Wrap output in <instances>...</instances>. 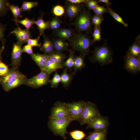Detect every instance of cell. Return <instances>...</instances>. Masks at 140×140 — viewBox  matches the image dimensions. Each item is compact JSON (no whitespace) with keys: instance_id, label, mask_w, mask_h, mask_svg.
<instances>
[{"instance_id":"cell-1","label":"cell","mask_w":140,"mask_h":140,"mask_svg":"<svg viewBox=\"0 0 140 140\" xmlns=\"http://www.w3.org/2000/svg\"><path fill=\"white\" fill-rule=\"evenodd\" d=\"M87 33L75 32L69 41L70 45L73 50L79 52L81 54L84 56L89 53L90 47L93 44Z\"/></svg>"},{"instance_id":"cell-2","label":"cell","mask_w":140,"mask_h":140,"mask_svg":"<svg viewBox=\"0 0 140 140\" xmlns=\"http://www.w3.org/2000/svg\"><path fill=\"white\" fill-rule=\"evenodd\" d=\"M92 52L93 55L89 59L93 63L98 62L103 66L111 63L113 61L112 51L108 47L106 41L102 45L95 47Z\"/></svg>"},{"instance_id":"cell-3","label":"cell","mask_w":140,"mask_h":140,"mask_svg":"<svg viewBox=\"0 0 140 140\" xmlns=\"http://www.w3.org/2000/svg\"><path fill=\"white\" fill-rule=\"evenodd\" d=\"M74 120H75L71 117L50 119L48 126L55 135L60 136L66 139V135L67 133V128L70 123Z\"/></svg>"},{"instance_id":"cell-4","label":"cell","mask_w":140,"mask_h":140,"mask_svg":"<svg viewBox=\"0 0 140 140\" xmlns=\"http://www.w3.org/2000/svg\"><path fill=\"white\" fill-rule=\"evenodd\" d=\"M92 17L90 10L83 9L76 17L73 24L77 32H90L92 34Z\"/></svg>"},{"instance_id":"cell-5","label":"cell","mask_w":140,"mask_h":140,"mask_svg":"<svg viewBox=\"0 0 140 140\" xmlns=\"http://www.w3.org/2000/svg\"><path fill=\"white\" fill-rule=\"evenodd\" d=\"M100 115V112L95 104L86 102L79 122L81 125L88 124Z\"/></svg>"},{"instance_id":"cell-6","label":"cell","mask_w":140,"mask_h":140,"mask_svg":"<svg viewBox=\"0 0 140 140\" xmlns=\"http://www.w3.org/2000/svg\"><path fill=\"white\" fill-rule=\"evenodd\" d=\"M50 75L45 71H41L40 73L32 78L26 80L23 84L33 88H38L49 83Z\"/></svg>"},{"instance_id":"cell-7","label":"cell","mask_w":140,"mask_h":140,"mask_svg":"<svg viewBox=\"0 0 140 140\" xmlns=\"http://www.w3.org/2000/svg\"><path fill=\"white\" fill-rule=\"evenodd\" d=\"M67 117H72L66 103L57 101L51 109L49 119Z\"/></svg>"},{"instance_id":"cell-8","label":"cell","mask_w":140,"mask_h":140,"mask_svg":"<svg viewBox=\"0 0 140 140\" xmlns=\"http://www.w3.org/2000/svg\"><path fill=\"white\" fill-rule=\"evenodd\" d=\"M124 68L130 73L136 74L140 71V58L134 57L127 51L124 56Z\"/></svg>"},{"instance_id":"cell-9","label":"cell","mask_w":140,"mask_h":140,"mask_svg":"<svg viewBox=\"0 0 140 140\" xmlns=\"http://www.w3.org/2000/svg\"><path fill=\"white\" fill-rule=\"evenodd\" d=\"M22 44L17 41L13 44L11 53V64L12 67L18 69L21 65L22 59Z\"/></svg>"},{"instance_id":"cell-10","label":"cell","mask_w":140,"mask_h":140,"mask_svg":"<svg viewBox=\"0 0 140 140\" xmlns=\"http://www.w3.org/2000/svg\"><path fill=\"white\" fill-rule=\"evenodd\" d=\"M86 102L83 101L66 103L72 117L79 122Z\"/></svg>"},{"instance_id":"cell-11","label":"cell","mask_w":140,"mask_h":140,"mask_svg":"<svg viewBox=\"0 0 140 140\" xmlns=\"http://www.w3.org/2000/svg\"><path fill=\"white\" fill-rule=\"evenodd\" d=\"M108 125V118L100 115L88 124L86 128L93 129L95 131L107 130Z\"/></svg>"},{"instance_id":"cell-12","label":"cell","mask_w":140,"mask_h":140,"mask_svg":"<svg viewBox=\"0 0 140 140\" xmlns=\"http://www.w3.org/2000/svg\"><path fill=\"white\" fill-rule=\"evenodd\" d=\"M66 2L64 7L66 15L71 20L76 18L83 9V4H75Z\"/></svg>"},{"instance_id":"cell-13","label":"cell","mask_w":140,"mask_h":140,"mask_svg":"<svg viewBox=\"0 0 140 140\" xmlns=\"http://www.w3.org/2000/svg\"><path fill=\"white\" fill-rule=\"evenodd\" d=\"M12 34L16 37L18 42L22 45L27 42V40L32 37V36L29 30L23 29L20 27H17L10 32V34Z\"/></svg>"},{"instance_id":"cell-14","label":"cell","mask_w":140,"mask_h":140,"mask_svg":"<svg viewBox=\"0 0 140 140\" xmlns=\"http://www.w3.org/2000/svg\"><path fill=\"white\" fill-rule=\"evenodd\" d=\"M75 33L74 30L72 29L60 27L53 31V34L58 38L69 41Z\"/></svg>"},{"instance_id":"cell-15","label":"cell","mask_w":140,"mask_h":140,"mask_svg":"<svg viewBox=\"0 0 140 140\" xmlns=\"http://www.w3.org/2000/svg\"><path fill=\"white\" fill-rule=\"evenodd\" d=\"M26 77V76L20 72L18 69L12 67L6 74L0 76V84L13 79Z\"/></svg>"},{"instance_id":"cell-16","label":"cell","mask_w":140,"mask_h":140,"mask_svg":"<svg viewBox=\"0 0 140 140\" xmlns=\"http://www.w3.org/2000/svg\"><path fill=\"white\" fill-rule=\"evenodd\" d=\"M27 79V77L14 79L8 81L1 85L4 91L8 92L23 84L24 82Z\"/></svg>"},{"instance_id":"cell-17","label":"cell","mask_w":140,"mask_h":140,"mask_svg":"<svg viewBox=\"0 0 140 140\" xmlns=\"http://www.w3.org/2000/svg\"><path fill=\"white\" fill-rule=\"evenodd\" d=\"M30 55L32 59L40 68V70H42L48 59V55L33 53Z\"/></svg>"},{"instance_id":"cell-18","label":"cell","mask_w":140,"mask_h":140,"mask_svg":"<svg viewBox=\"0 0 140 140\" xmlns=\"http://www.w3.org/2000/svg\"><path fill=\"white\" fill-rule=\"evenodd\" d=\"M43 36L44 41L43 44L40 47V50L44 54L48 55L54 51L52 42L48 36L45 34Z\"/></svg>"},{"instance_id":"cell-19","label":"cell","mask_w":140,"mask_h":140,"mask_svg":"<svg viewBox=\"0 0 140 140\" xmlns=\"http://www.w3.org/2000/svg\"><path fill=\"white\" fill-rule=\"evenodd\" d=\"M63 68L62 65L48 59L42 70L45 71L50 75L53 72L57 71L58 69Z\"/></svg>"},{"instance_id":"cell-20","label":"cell","mask_w":140,"mask_h":140,"mask_svg":"<svg viewBox=\"0 0 140 140\" xmlns=\"http://www.w3.org/2000/svg\"><path fill=\"white\" fill-rule=\"evenodd\" d=\"M54 49L55 51L62 52L64 51H69L68 45L65 40L58 38L52 40Z\"/></svg>"},{"instance_id":"cell-21","label":"cell","mask_w":140,"mask_h":140,"mask_svg":"<svg viewBox=\"0 0 140 140\" xmlns=\"http://www.w3.org/2000/svg\"><path fill=\"white\" fill-rule=\"evenodd\" d=\"M132 56L140 58V36L139 34L136 38L132 45L129 48L128 51Z\"/></svg>"},{"instance_id":"cell-22","label":"cell","mask_w":140,"mask_h":140,"mask_svg":"<svg viewBox=\"0 0 140 140\" xmlns=\"http://www.w3.org/2000/svg\"><path fill=\"white\" fill-rule=\"evenodd\" d=\"M68 69L66 68L64 69L62 73L60 75L61 82L63 87L67 88L69 86L75 74L73 73L70 74L67 73Z\"/></svg>"},{"instance_id":"cell-23","label":"cell","mask_w":140,"mask_h":140,"mask_svg":"<svg viewBox=\"0 0 140 140\" xmlns=\"http://www.w3.org/2000/svg\"><path fill=\"white\" fill-rule=\"evenodd\" d=\"M9 10H10L12 13L14 19H12L15 22V24L18 27H19L17 23V21L19 18H21L23 17L22 13V11L18 5L11 4L9 3L8 4Z\"/></svg>"},{"instance_id":"cell-24","label":"cell","mask_w":140,"mask_h":140,"mask_svg":"<svg viewBox=\"0 0 140 140\" xmlns=\"http://www.w3.org/2000/svg\"><path fill=\"white\" fill-rule=\"evenodd\" d=\"M107 130L94 131L90 132L86 138L87 140H106Z\"/></svg>"},{"instance_id":"cell-25","label":"cell","mask_w":140,"mask_h":140,"mask_svg":"<svg viewBox=\"0 0 140 140\" xmlns=\"http://www.w3.org/2000/svg\"><path fill=\"white\" fill-rule=\"evenodd\" d=\"M49 21H45L43 19V15H41L38 18L35 24L39 32V35L42 36L44 34V31L46 29H49Z\"/></svg>"},{"instance_id":"cell-26","label":"cell","mask_w":140,"mask_h":140,"mask_svg":"<svg viewBox=\"0 0 140 140\" xmlns=\"http://www.w3.org/2000/svg\"><path fill=\"white\" fill-rule=\"evenodd\" d=\"M48 59L53 60L55 62L62 65L65 60L67 58L66 55L62 53L57 51H54L48 55Z\"/></svg>"},{"instance_id":"cell-27","label":"cell","mask_w":140,"mask_h":140,"mask_svg":"<svg viewBox=\"0 0 140 140\" xmlns=\"http://www.w3.org/2000/svg\"><path fill=\"white\" fill-rule=\"evenodd\" d=\"M85 58V56L81 54L75 57L73 73L75 74L79 70H81L83 67H85L86 65L84 62Z\"/></svg>"},{"instance_id":"cell-28","label":"cell","mask_w":140,"mask_h":140,"mask_svg":"<svg viewBox=\"0 0 140 140\" xmlns=\"http://www.w3.org/2000/svg\"><path fill=\"white\" fill-rule=\"evenodd\" d=\"M75 52L74 50H69V54L68 58L62 64L64 67H65L71 71L73 68L74 59Z\"/></svg>"},{"instance_id":"cell-29","label":"cell","mask_w":140,"mask_h":140,"mask_svg":"<svg viewBox=\"0 0 140 140\" xmlns=\"http://www.w3.org/2000/svg\"><path fill=\"white\" fill-rule=\"evenodd\" d=\"M36 21L34 18L32 19H30L27 17H25L22 20H19V19L17 21V23L23 25L26 28V29L29 30L31 28H33L32 26L34 24H35Z\"/></svg>"},{"instance_id":"cell-30","label":"cell","mask_w":140,"mask_h":140,"mask_svg":"<svg viewBox=\"0 0 140 140\" xmlns=\"http://www.w3.org/2000/svg\"><path fill=\"white\" fill-rule=\"evenodd\" d=\"M38 1L32 2L23 1L22 4L20 8L22 11H30L31 9L36 6H38Z\"/></svg>"},{"instance_id":"cell-31","label":"cell","mask_w":140,"mask_h":140,"mask_svg":"<svg viewBox=\"0 0 140 140\" xmlns=\"http://www.w3.org/2000/svg\"><path fill=\"white\" fill-rule=\"evenodd\" d=\"M62 22L58 17L53 18L51 21H49V29L53 31L56 30L60 28Z\"/></svg>"},{"instance_id":"cell-32","label":"cell","mask_w":140,"mask_h":140,"mask_svg":"<svg viewBox=\"0 0 140 140\" xmlns=\"http://www.w3.org/2000/svg\"><path fill=\"white\" fill-rule=\"evenodd\" d=\"M106 7L107 9V12L109 13L116 21L123 25L125 27H127L128 26L127 24L125 22L121 17L114 11L111 8L109 7Z\"/></svg>"},{"instance_id":"cell-33","label":"cell","mask_w":140,"mask_h":140,"mask_svg":"<svg viewBox=\"0 0 140 140\" xmlns=\"http://www.w3.org/2000/svg\"><path fill=\"white\" fill-rule=\"evenodd\" d=\"M71 138L74 140H82L86 136L85 133L82 131L79 130H75L69 132Z\"/></svg>"},{"instance_id":"cell-34","label":"cell","mask_w":140,"mask_h":140,"mask_svg":"<svg viewBox=\"0 0 140 140\" xmlns=\"http://www.w3.org/2000/svg\"><path fill=\"white\" fill-rule=\"evenodd\" d=\"M8 1L0 0V17L5 16L7 13L9 9Z\"/></svg>"},{"instance_id":"cell-35","label":"cell","mask_w":140,"mask_h":140,"mask_svg":"<svg viewBox=\"0 0 140 140\" xmlns=\"http://www.w3.org/2000/svg\"><path fill=\"white\" fill-rule=\"evenodd\" d=\"M52 12L56 17L62 16L65 13L64 8L62 6L57 5L54 6L52 8Z\"/></svg>"},{"instance_id":"cell-36","label":"cell","mask_w":140,"mask_h":140,"mask_svg":"<svg viewBox=\"0 0 140 140\" xmlns=\"http://www.w3.org/2000/svg\"><path fill=\"white\" fill-rule=\"evenodd\" d=\"M94 31L92 34L93 39L92 40L93 43L96 41H99L101 40V28L100 26H94Z\"/></svg>"},{"instance_id":"cell-37","label":"cell","mask_w":140,"mask_h":140,"mask_svg":"<svg viewBox=\"0 0 140 140\" xmlns=\"http://www.w3.org/2000/svg\"><path fill=\"white\" fill-rule=\"evenodd\" d=\"M61 82L60 75L56 71L52 79L50 80L49 82L50 83L52 88H56Z\"/></svg>"},{"instance_id":"cell-38","label":"cell","mask_w":140,"mask_h":140,"mask_svg":"<svg viewBox=\"0 0 140 140\" xmlns=\"http://www.w3.org/2000/svg\"><path fill=\"white\" fill-rule=\"evenodd\" d=\"M6 25L0 22V41H1L2 43V47L4 48V44L7 41L4 35V32L6 29Z\"/></svg>"},{"instance_id":"cell-39","label":"cell","mask_w":140,"mask_h":140,"mask_svg":"<svg viewBox=\"0 0 140 140\" xmlns=\"http://www.w3.org/2000/svg\"><path fill=\"white\" fill-rule=\"evenodd\" d=\"M104 19V18L102 16L94 15L92 18V23L94 26H100Z\"/></svg>"},{"instance_id":"cell-40","label":"cell","mask_w":140,"mask_h":140,"mask_svg":"<svg viewBox=\"0 0 140 140\" xmlns=\"http://www.w3.org/2000/svg\"><path fill=\"white\" fill-rule=\"evenodd\" d=\"M93 11L95 15L102 16L104 13L107 12V7L103 6L98 5Z\"/></svg>"},{"instance_id":"cell-41","label":"cell","mask_w":140,"mask_h":140,"mask_svg":"<svg viewBox=\"0 0 140 140\" xmlns=\"http://www.w3.org/2000/svg\"><path fill=\"white\" fill-rule=\"evenodd\" d=\"M40 37L38 36L34 39L30 38L27 41V44H29L32 47H39L41 46V43H39V41Z\"/></svg>"},{"instance_id":"cell-42","label":"cell","mask_w":140,"mask_h":140,"mask_svg":"<svg viewBox=\"0 0 140 140\" xmlns=\"http://www.w3.org/2000/svg\"><path fill=\"white\" fill-rule=\"evenodd\" d=\"M98 1L95 0H87L85 4L88 10H94L99 5Z\"/></svg>"},{"instance_id":"cell-43","label":"cell","mask_w":140,"mask_h":140,"mask_svg":"<svg viewBox=\"0 0 140 140\" xmlns=\"http://www.w3.org/2000/svg\"><path fill=\"white\" fill-rule=\"evenodd\" d=\"M8 66L0 60V76H3L7 73L9 71Z\"/></svg>"},{"instance_id":"cell-44","label":"cell","mask_w":140,"mask_h":140,"mask_svg":"<svg viewBox=\"0 0 140 140\" xmlns=\"http://www.w3.org/2000/svg\"><path fill=\"white\" fill-rule=\"evenodd\" d=\"M22 51L23 52L25 53L30 55L33 53L32 47L27 44L23 47Z\"/></svg>"},{"instance_id":"cell-45","label":"cell","mask_w":140,"mask_h":140,"mask_svg":"<svg viewBox=\"0 0 140 140\" xmlns=\"http://www.w3.org/2000/svg\"><path fill=\"white\" fill-rule=\"evenodd\" d=\"M87 0H67L66 1L75 4H80L85 3Z\"/></svg>"},{"instance_id":"cell-46","label":"cell","mask_w":140,"mask_h":140,"mask_svg":"<svg viewBox=\"0 0 140 140\" xmlns=\"http://www.w3.org/2000/svg\"><path fill=\"white\" fill-rule=\"evenodd\" d=\"M98 1L99 3L102 2L104 3L106 7H109L111 4V3L108 0H99Z\"/></svg>"},{"instance_id":"cell-47","label":"cell","mask_w":140,"mask_h":140,"mask_svg":"<svg viewBox=\"0 0 140 140\" xmlns=\"http://www.w3.org/2000/svg\"><path fill=\"white\" fill-rule=\"evenodd\" d=\"M4 49V48L2 47H1L0 46V60H1L2 59V54L3 51Z\"/></svg>"}]
</instances>
